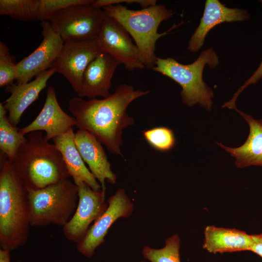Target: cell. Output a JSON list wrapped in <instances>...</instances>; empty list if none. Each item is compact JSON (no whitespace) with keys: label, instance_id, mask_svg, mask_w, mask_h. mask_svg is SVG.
<instances>
[{"label":"cell","instance_id":"1","mask_svg":"<svg viewBox=\"0 0 262 262\" xmlns=\"http://www.w3.org/2000/svg\"><path fill=\"white\" fill-rule=\"evenodd\" d=\"M149 93V90L135 89L131 85L122 83L112 94L102 99L70 98L68 110L79 129L89 132L110 152L123 158L121 149L123 130L134 123L127 109L133 101Z\"/></svg>","mask_w":262,"mask_h":262},{"label":"cell","instance_id":"10","mask_svg":"<svg viewBox=\"0 0 262 262\" xmlns=\"http://www.w3.org/2000/svg\"><path fill=\"white\" fill-rule=\"evenodd\" d=\"M78 186L76 209L67 224L63 227L65 237L76 244L86 235L91 224L102 214L108 206L105 190L96 191L84 183Z\"/></svg>","mask_w":262,"mask_h":262},{"label":"cell","instance_id":"8","mask_svg":"<svg viewBox=\"0 0 262 262\" xmlns=\"http://www.w3.org/2000/svg\"><path fill=\"white\" fill-rule=\"evenodd\" d=\"M102 52L97 39L66 42L52 68L63 75L78 94L85 69Z\"/></svg>","mask_w":262,"mask_h":262},{"label":"cell","instance_id":"12","mask_svg":"<svg viewBox=\"0 0 262 262\" xmlns=\"http://www.w3.org/2000/svg\"><path fill=\"white\" fill-rule=\"evenodd\" d=\"M97 40L102 52L111 55L126 69L133 71L145 67L130 35L114 18L106 15Z\"/></svg>","mask_w":262,"mask_h":262},{"label":"cell","instance_id":"24","mask_svg":"<svg viewBox=\"0 0 262 262\" xmlns=\"http://www.w3.org/2000/svg\"><path fill=\"white\" fill-rule=\"evenodd\" d=\"M146 141L154 149L167 151L174 147L176 139L173 131L165 127H158L143 131Z\"/></svg>","mask_w":262,"mask_h":262},{"label":"cell","instance_id":"13","mask_svg":"<svg viewBox=\"0 0 262 262\" xmlns=\"http://www.w3.org/2000/svg\"><path fill=\"white\" fill-rule=\"evenodd\" d=\"M76 124L74 117L66 114L60 106L55 88L49 86L39 114L31 123L19 130L24 135L34 131H44L45 138L49 141L64 134Z\"/></svg>","mask_w":262,"mask_h":262},{"label":"cell","instance_id":"29","mask_svg":"<svg viewBox=\"0 0 262 262\" xmlns=\"http://www.w3.org/2000/svg\"><path fill=\"white\" fill-rule=\"evenodd\" d=\"M253 245L250 251L262 258V233L252 234Z\"/></svg>","mask_w":262,"mask_h":262},{"label":"cell","instance_id":"15","mask_svg":"<svg viewBox=\"0 0 262 262\" xmlns=\"http://www.w3.org/2000/svg\"><path fill=\"white\" fill-rule=\"evenodd\" d=\"M250 15L246 10L230 8L218 0H207L200 23L190 39L187 49L196 53L203 46L208 33L215 26L224 22H244Z\"/></svg>","mask_w":262,"mask_h":262},{"label":"cell","instance_id":"23","mask_svg":"<svg viewBox=\"0 0 262 262\" xmlns=\"http://www.w3.org/2000/svg\"><path fill=\"white\" fill-rule=\"evenodd\" d=\"M180 238L178 234L168 237L164 246L155 249L145 246L142 249L144 257L150 262H180Z\"/></svg>","mask_w":262,"mask_h":262},{"label":"cell","instance_id":"25","mask_svg":"<svg viewBox=\"0 0 262 262\" xmlns=\"http://www.w3.org/2000/svg\"><path fill=\"white\" fill-rule=\"evenodd\" d=\"M93 0H39L38 20L49 21L57 14L68 7L91 4Z\"/></svg>","mask_w":262,"mask_h":262},{"label":"cell","instance_id":"4","mask_svg":"<svg viewBox=\"0 0 262 262\" xmlns=\"http://www.w3.org/2000/svg\"><path fill=\"white\" fill-rule=\"evenodd\" d=\"M102 9L107 16L115 19L128 32L139 49L142 63L145 67L152 69L157 58L155 53L156 42L176 26L162 33L158 32L160 24L172 16L173 11L161 4L132 10L116 4Z\"/></svg>","mask_w":262,"mask_h":262},{"label":"cell","instance_id":"21","mask_svg":"<svg viewBox=\"0 0 262 262\" xmlns=\"http://www.w3.org/2000/svg\"><path fill=\"white\" fill-rule=\"evenodd\" d=\"M3 103H0V150L11 161L27 137L9 121Z\"/></svg>","mask_w":262,"mask_h":262},{"label":"cell","instance_id":"3","mask_svg":"<svg viewBox=\"0 0 262 262\" xmlns=\"http://www.w3.org/2000/svg\"><path fill=\"white\" fill-rule=\"evenodd\" d=\"M28 191L41 189L68 179L62 155L42 131L27 134V140L10 161Z\"/></svg>","mask_w":262,"mask_h":262},{"label":"cell","instance_id":"5","mask_svg":"<svg viewBox=\"0 0 262 262\" xmlns=\"http://www.w3.org/2000/svg\"><path fill=\"white\" fill-rule=\"evenodd\" d=\"M218 57L212 48L203 51L192 63L181 64L173 58L157 57L152 69L166 76L178 83L181 87L180 96L186 105L191 107L199 104L208 111L213 104V93L203 80L205 66L215 68L219 64Z\"/></svg>","mask_w":262,"mask_h":262},{"label":"cell","instance_id":"20","mask_svg":"<svg viewBox=\"0 0 262 262\" xmlns=\"http://www.w3.org/2000/svg\"><path fill=\"white\" fill-rule=\"evenodd\" d=\"M203 248L213 254L250 251L252 235L236 229L207 226L204 231Z\"/></svg>","mask_w":262,"mask_h":262},{"label":"cell","instance_id":"19","mask_svg":"<svg viewBox=\"0 0 262 262\" xmlns=\"http://www.w3.org/2000/svg\"><path fill=\"white\" fill-rule=\"evenodd\" d=\"M235 110L249 125V133L246 140L238 147H229L221 143L216 144L235 158V164L237 167H262V119H255L237 109Z\"/></svg>","mask_w":262,"mask_h":262},{"label":"cell","instance_id":"9","mask_svg":"<svg viewBox=\"0 0 262 262\" xmlns=\"http://www.w3.org/2000/svg\"><path fill=\"white\" fill-rule=\"evenodd\" d=\"M133 208V204L125 190L118 189L108 198L105 211L91 226L82 241L77 244L78 251L85 257H92L97 247L104 243L114 223L119 218L129 217Z\"/></svg>","mask_w":262,"mask_h":262},{"label":"cell","instance_id":"6","mask_svg":"<svg viewBox=\"0 0 262 262\" xmlns=\"http://www.w3.org/2000/svg\"><path fill=\"white\" fill-rule=\"evenodd\" d=\"M28 193L32 227H63L78 205V186L69 179Z\"/></svg>","mask_w":262,"mask_h":262},{"label":"cell","instance_id":"7","mask_svg":"<svg viewBox=\"0 0 262 262\" xmlns=\"http://www.w3.org/2000/svg\"><path fill=\"white\" fill-rule=\"evenodd\" d=\"M106 15L102 8L91 4L65 9L49 21L64 42L76 40H96Z\"/></svg>","mask_w":262,"mask_h":262},{"label":"cell","instance_id":"14","mask_svg":"<svg viewBox=\"0 0 262 262\" xmlns=\"http://www.w3.org/2000/svg\"><path fill=\"white\" fill-rule=\"evenodd\" d=\"M119 65L111 55L100 53L85 69L78 97L92 99L109 96L112 79Z\"/></svg>","mask_w":262,"mask_h":262},{"label":"cell","instance_id":"16","mask_svg":"<svg viewBox=\"0 0 262 262\" xmlns=\"http://www.w3.org/2000/svg\"><path fill=\"white\" fill-rule=\"evenodd\" d=\"M56 72L54 68H51L30 82L6 87L5 91L10 93V96L3 103L8 112V119L13 125L18 124L24 112L38 98L40 93L46 87L49 78Z\"/></svg>","mask_w":262,"mask_h":262},{"label":"cell","instance_id":"11","mask_svg":"<svg viewBox=\"0 0 262 262\" xmlns=\"http://www.w3.org/2000/svg\"><path fill=\"white\" fill-rule=\"evenodd\" d=\"M40 25L43 36L41 43L32 53L16 63V80L17 84L30 82L52 68L62 49L64 42L49 21H42Z\"/></svg>","mask_w":262,"mask_h":262},{"label":"cell","instance_id":"18","mask_svg":"<svg viewBox=\"0 0 262 262\" xmlns=\"http://www.w3.org/2000/svg\"><path fill=\"white\" fill-rule=\"evenodd\" d=\"M73 128L53 139L54 144L61 153L70 177L79 186L84 183L92 189H102L93 174L88 168L75 144Z\"/></svg>","mask_w":262,"mask_h":262},{"label":"cell","instance_id":"26","mask_svg":"<svg viewBox=\"0 0 262 262\" xmlns=\"http://www.w3.org/2000/svg\"><path fill=\"white\" fill-rule=\"evenodd\" d=\"M16 57L11 55L9 50L2 41H0V87H7L14 84L16 80Z\"/></svg>","mask_w":262,"mask_h":262},{"label":"cell","instance_id":"27","mask_svg":"<svg viewBox=\"0 0 262 262\" xmlns=\"http://www.w3.org/2000/svg\"><path fill=\"white\" fill-rule=\"evenodd\" d=\"M262 5V0L260 1ZM262 78V60L257 69L253 74L246 81L244 84L239 89V90L234 94L232 98L229 101L226 102L222 105L223 108H228L229 109H236L235 102L238 96L247 86L251 84L257 83Z\"/></svg>","mask_w":262,"mask_h":262},{"label":"cell","instance_id":"22","mask_svg":"<svg viewBox=\"0 0 262 262\" xmlns=\"http://www.w3.org/2000/svg\"><path fill=\"white\" fill-rule=\"evenodd\" d=\"M39 0H0V15L17 20H38Z\"/></svg>","mask_w":262,"mask_h":262},{"label":"cell","instance_id":"17","mask_svg":"<svg viewBox=\"0 0 262 262\" xmlns=\"http://www.w3.org/2000/svg\"><path fill=\"white\" fill-rule=\"evenodd\" d=\"M77 148L89 169L106 190L105 181L115 184L117 177L111 169L106 153L99 141L89 132L78 129L75 133Z\"/></svg>","mask_w":262,"mask_h":262},{"label":"cell","instance_id":"32","mask_svg":"<svg viewBox=\"0 0 262 262\" xmlns=\"http://www.w3.org/2000/svg\"></svg>","mask_w":262,"mask_h":262},{"label":"cell","instance_id":"2","mask_svg":"<svg viewBox=\"0 0 262 262\" xmlns=\"http://www.w3.org/2000/svg\"><path fill=\"white\" fill-rule=\"evenodd\" d=\"M28 190L7 157L0 152V248L24 245L31 227Z\"/></svg>","mask_w":262,"mask_h":262},{"label":"cell","instance_id":"28","mask_svg":"<svg viewBox=\"0 0 262 262\" xmlns=\"http://www.w3.org/2000/svg\"><path fill=\"white\" fill-rule=\"evenodd\" d=\"M125 3L127 4L135 3L139 4L142 8H147L157 4L156 0H93L91 4L97 8H102L104 7L116 4Z\"/></svg>","mask_w":262,"mask_h":262},{"label":"cell","instance_id":"30","mask_svg":"<svg viewBox=\"0 0 262 262\" xmlns=\"http://www.w3.org/2000/svg\"><path fill=\"white\" fill-rule=\"evenodd\" d=\"M11 251L0 248V262H11Z\"/></svg>","mask_w":262,"mask_h":262},{"label":"cell","instance_id":"31","mask_svg":"<svg viewBox=\"0 0 262 262\" xmlns=\"http://www.w3.org/2000/svg\"><path fill=\"white\" fill-rule=\"evenodd\" d=\"M140 262H146L145 261H141Z\"/></svg>","mask_w":262,"mask_h":262}]
</instances>
